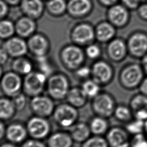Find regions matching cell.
<instances>
[{"label": "cell", "mask_w": 147, "mask_h": 147, "mask_svg": "<svg viewBox=\"0 0 147 147\" xmlns=\"http://www.w3.org/2000/svg\"><path fill=\"white\" fill-rule=\"evenodd\" d=\"M141 65L136 63L124 66L119 71L118 81L121 86L129 91L138 88L144 77Z\"/></svg>", "instance_id": "6da1fadb"}, {"label": "cell", "mask_w": 147, "mask_h": 147, "mask_svg": "<svg viewBox=\"0 0 147 147\" xmlns=\"http://www.w3.org/2000/svg\"><path fill=\"white\" fill-rule=\"evenodd\" d=\"M70 88L69 80L63 73H54L48 78L45 90L48 95L54 100L66 99Z\"/></svg>", "instance_id": "7a4b0ae2"}, {"label": "cell", "mask_w": 147, "mask_h": 147, "mask_svg": "<svg viewBox=\"0 0 147 147\" xmlns=\"http://www.w3.org/2000/svg\"><path fill=\"white\" fill-rule=\"evenodd\" d=\"M117 104L113 95L109 92L102 91L91 99V107L95 115L109 119L113 116Z\"/></svg>", "instance_id": "3957f363"}, {"label": "cell", "mask_w": 147, "mask_h": 147, "mask_svg": "<svg viewBox=\"0 0 147 147\" xmlns=\"http://www.w3.org/2000/svg\"><path fill=\"white\" fill-rule=\"evenodd\" d=\"M85 57L84 51L80 46L74 43L64 47L60 53V58L64 67L73 71L83 65Z\"/></svg>", "instance_id": "277c9868"}, {"label": "cell", "mask_w": 147, "mask_h": 147, "mask_svg": "<svg viewBox=\"0 0 147 147\" xmlns=\"http://www.w3.org/2000/svg\"><path fill=\"white\" fill-rule=\"evenodd\" d=\"M78 109L68 102L60 103L56 106L52 118L59 126L63 128H70L77 122L79 117Z\"/></svg>", "instance_id": "5b68a950"}, {"label": "cell", "mask_w": 147, "mask_h": 147, "mask_svg": "<svg viewBox=\"0 0 147 147\" xmlns=\"http://www.w3.org/2000/svg\"><path fill=\"white\" fill-rule=\"evenodd\" d=\"M48 77L38 71H33L24 76L22 92L31 98L42 94L45 89Z\"/></svg>", "instance_id": "8992f818"}, {"label": "cell", "mask_w": 147, "mask_h": 147, "mask_svg": "<svg viewBox=\"0 0 147 147\" xmlns=\"http://www.w3.org/2000/svg\"><path fill=\"white\" fill-rule=\"evenodd\" d=\"M25 125L30 138L42 140L51 134V125L46 118L34 115L28 119Z\"/></svg>", "instance_id": "52a82bcc"}, {"label": "cell", "mask_w": 147, "mask_h": 147, "mask_svg": "<svg viewBox=\"0 0 147 147\" xmlns=\"http://www.w3.org/2000/svg\"><path fill=\"white\" fill-rule=\"evenodd\" d=\"M23 79L13 71L3 74L0 80V88L5 96L12 98L22 91Z\"/></svg>", "instance_id": "ba28073f"}, {"label": "cell", "mask_w": 147, "mask_h": 147, "mask_svg": "<svg viewBox=\"0 0 147 147\" xmlns=\"http://www.w3.org/2000/svg\"><path fill=\"white\" fill-rule=\"evenodd\" d=\"M114 75L113 67L105 60H97L91 67V79L102 87L110 84L114 78Z\"/></svg>", "instance_id": "9c48e42d"}, {"label": "cell", "mask_w": 147, "mask_h": 147, "mask_svg": "<svg viewBox=\"0 0 147 147\" xmlns=\"http://www.w3.org/2000/svg\"><path fill=\"white\" fill-rule=\"evenodd\" d=\"M71 38L74 44L79 46H87L93 43L95 39V28L87 22L75 25L71 32Z\"/></svg>", "instance_id": "30bf717a"}, {"label": "cell", "mask_w": 147, "mask_h": 147, "mask_svg": "<svg viewBox=\"0 0 147 147\" xmlns=\"http://www.w3.org/2000/svg\"><path fill=\"white\" fill-rule=\"evenodd\" d=\"M49 95L40 94L31 98L29 106L34 115L48 118L52 115L56 106Z\"/></svg>", "instance_id": "8fae6325"}, {"label": "cell", "mask_w": 147, "mask_h": 147, "mask_svg": "<svg viewBox=\"0 0 147 147\" xmlns=\"http://www.w3.org/2000/svg\"><path fill=\"white\" fill-rule=\"evenodd\" d=\"M128 53L135 58H142L147 53V34L136 32L130 34L126 41Z\"/></svg>", "instance_id": "7c38bea8"}, {"label": "cell", "mask_w": 147, "mask_h": 147, "mask_svg": "<svg viewBox=\"0 0 147 147\" xmlns=\"http://www.w3.org/2000/svg\"><path fill=\"white\" fill-rule=\"evenodd\" d=\"M105 137L109 147H130L131 136L124 127L111 126Z\"/></svg>", "instance_id": "4fadbf2b"}, {"label": "cell", "mask_w": 147, "mask_h": 147, "mask_svg": "<svg viewBox=\"0 0 147 147\" xmlns=\"http://www.w3.org/2000/svg\"><path fill=\"white\" fill-rule=\"evenodd\" d=\"M27 44L29 52L35 57L47 56L51 44L47 37L41 33H35L28 38Z\"/></svg>", "instance_id": "5bb4252c"}, {"label": "cell", "mask_w": 147, "mask_h": 147, "mask_svg": "<svg viewBox=\"0 0 147 147\" xmlns=\"http://www.w3.org/2000/svg\"><path fill=\"white\" fill-rule=\"evenodd\" d=\"M106 15L107 21L118 28L125 27L130 21L129 9L122 4L117 3L109 7Z\"/></svg>", "instance_id": "9a60e30c"}, {"label": "cell", "mask_w": 147, "mask_h": 147, "mask_svg": "<svg viewBox=\"0 0 147 147\" xmlns=\"http://www.w3.org/2000/svg\"><path fill=\"white\" fill-rule=\"evenodd\" d=\"M2 47L10 57L13 59L26 56L29 52L27 41L18 36H14L5 41Z\"/></svg>", "instance_id": "2e32d148"}, {"label": "cell", "mask_w": 147, "mask_h": 147, "mask_svg": "<svg viewBox=\"0 0 147 147\" xmlns=\"http://www.w3.org/2000/svg\"><path fill=\"white\" fill-rule=\"evenodd\" d=\"M128 53L126 42L121 38H114L107 43L106 54L110 60L118 63L123 60Z\"/></svg>", "instance_id": "e0dca14e"}, {"label": "cell", "mask_w": 147, "mask_h": 147, "mask_svg": "<svg viewBox=\"0 0 147 147\" xmlns=\"http://www.w3.org/2000/svg\"><path fill=\"white\" fill-rule=\"evenodd\" d=\"M93 9L91 0H68L67 13L74 18H82L88 16Z\"/></svg>", "instance_id": "ac0fdd59"}, {"label": "cell", "mask_w": 147, "mask_h": 147, "mask_svg": "<svg viewBox=\"0 0 147 147\" xmlns=\"http://www.w3.org/2000/svg\"><path fill=\"white\" fill-rule=\"evenodd\" d=\"M29 137L26 125L20 122H13L6 127L5 138L14 144H22Z\"/></svg>", "instance_id": "d6986e66"}, {"label": "cell", "mask_w": 147, "mask_h": 147, "mask_svg": "<svg viewBox=\"0 0 147 147\" xmlns=\"http://www.w3.org/2000/svg\"><path fill=\"white\" fill-rule=\"evenodd\" d=\"M129 106L134 118L145 121L147 119V96L140 92L134 94L130 99Z\"/></svg>", "instance_id": "ffe728a7"}, {"label": "cell", "mask_w": 147, "mask_h": 147, "mask_svg": "<svg viewBox=\"0 0 147 147\" xmlns=\"http://www.w3.org/2000/svg\"><path fill=\"white\" fill-rule=\"evenodd\" d=\"M20 7L24 16L36 20L43 15L45 5L43 0H22Z\"/></svg>", "instance_id": "44dd1931"}, {"label": "cell", "mask_w": 147, "mask_h": 147, "mask_svg": "<svg viewBox=\"0 0 147 147\" xmlns=\"http://www.w3.org/2000/svg\"><path fill=\"white\" fill-rule=\"evenodd\" d=\"M16 34L24 38H28L34 34L37 30L36 20L23 16L14 22Z\"/></svg>", "instance_id": "7402d4cb"}, {"label": "cell", "mask_w": 147, "mask_h": 147, "mask_svg": "<svg viewBox=\"0 0 147 147\" xmlns=\"http://www.w3.org/2000/svg\"><path fill=\"white\" fill-rule=\"evenodd\" d=\"M116 28L108 21L100 22L95 28V39L100 43H108L115 38Z\"/></svg>", "instance_id": "603a6c76"}, {"label": "cell", "mask_w": 147, "mask_h": 147, "mask_svg": "<svg viewBox=\"0 0 147 147\" xmlns=\"http://www.w3.org/2000/svg\"><path fill=\"white\" fill-rule=\"evenodd\" d=\"M74 140L69 131H57L47 138V147H72Z\"/></svg>", "instance_id": "cb8c5ba5"}, {"label": "cell", "mask_w": 147, "mask_h": 147, "mask_svg": "<svg viewBox=\"0 0 147 147\" xmlns=\"http://www.w3.org/2000/svg\"><path fill=\"white\" fill-rule=\"evenodd\" d=\"M69 133L74 142L81 144L92 134L88 123L84 122H77L69 128Z\"/></svg>", "instance_id": "d4e9b609"}, {"label": "cell", "mask_w": 147, "mask_h": 147, "mask_svg": "<svg viewBox=\"0 0 147 147\" xmlns=\"http://www.w3.org/2000/svg\"><path fill=\"white\" fill-rule=\"evenodd\" d=\"M88 123L92 135L95 136H105L111 127L109 119L95 115Z\"/></svg>", "instance_id": "484cf974"}, {"label": "cell", "mask_w": 147, "mask_h": 147, "mask_svg": "<svg viewBox=\"0 0 147 147\" xmlns=\"http://www.w3.org/2000/svg\"><path fill=\"white\" fill-rule=\"evenodd\" d=\"M66 99L68 103L77 109H80L87 104L89 99L80 86L71 88Z\"/></svg>", "instance_id": "4316f807"}, {"label": "cell", "mask_w": 147, "mask_h": 147, "mask_svg": "<svg viewBox=\"0 0 147 147\" xmlns=\"http://www.w3.org/2000/svg\"><path fill=\"white\" fill-rule=\"evenodd\" d=\"M11 69L21 76H25L33 71V63L25 56L13 59Z\"/></svg>", "instance_id": "83f0119b"}, {"label": "cell", "mask_w": 147, "mask_h": 147, "mask_svg": "<svg viewBox=\"0 0 147 147\" xmlns=\"http://www.w3.org/2000/svg\"><path fill=\"white\" fill-rule=\"evenodd\" d=\"M16 112L11 98L7 96L0 98V121H9L14 117Z\"/></svg>", "instance_id": "f1b7e54d"}, {"label": "cell", "mask_w": 147, "mask_h": 147, "mask_svg": "<svg viewBox=\"0 0 147 147\" xmlns=\"http://www.w3.org/2000/svg\"><path fill=\"white\" fill-rule=\"evenodd\" d=\"M45 9L53 17H60L67 11V2L65 0H47Z\"/></svg>", "instance_id": "f546056e"}, {"label": "cell", "mask_w": 147, "mask_h": 147, "mask_svg": "<svg viewBox=\"0 0 147 147\" xmlns=\"http://www.w3.org/2000/svg\"><path fill=\"white\" fill-rule=\"evenodd\" d=\"M116 121L122 123H126L134 118L131 109L129 105L117 104L113 116Z\"/></svg>", "instance_id": "4dcf8cb0"}, {"label": "cell", "mask_w": 147, "mask_h": 147, "mask_svg": "<svg viewBox=\"0 0 147 147\" xmlns=\"http://www.w3.org/2000/svg\"><path fill=\"white\" fill-rule=\"evenodd\" d=\"M80 87L88 98L91 99L102 91V86L91 78L83 80Z\"/></svg>", "instance_id": "1f68e13d"}, {"label": "cell", "mask_w": 147, "mask_h": 147, "mask_svg": "<svg viewBox=\"0 0 147 147\" xmlns=\"http://www.w3.org/2000/svg\"><path fill=\"white\" fill-rule=\"evenodd\" d=\"M16 34L15 24L8 19L0 20V39L6 40Z\"/></svg>", "instance_id": "d6a6232c"}, {"label": "cell", "mask_w": 147, "mask_h": 147, "mask_svg": "<svg viewBox=\"0 0 147 147\" xmlns=\"http://www.w3.org/2000/svg\"><path fill=\"white\" fill-rule=\"evenodd\" d=\"M144 122L145 121L133 118L125 123L124 127L131 136L143 133L144 131Z\"/></svg>", "instance_id": "836d02e7"}, {"label": "cell", "mask_w": 147, "mask_h": 147, "mask_svg": "<svg viewBox=\"0 0 147 147\" xmlns=\"http://www.w3.org/2000/svg\"><path fill=\"white\" fill-rule=\"evenodd\" d=\"M80 147H109L105 136L92 135L82 143Z\"/></svg>", "instance_id": "e575fe53"}, {"label": "cell", "mask_w": 147, "mask_h": 147, "mask_svg": "<svg viewBox=\"0 0 147 147\" xmlns=\"http://www.w3.org/2000/svg\"><path fill=\"white\" fill-rule=\"evenodd\" d=\"M36 63L38 67V71L45 74L48 78L52 74H51L52 67L49 62L48 61L47 56L36 57Z\"/></svg>", "instance_id": "d590c367"}, {"label": "cell", "mask_w": 147, "mask_h": 147, "mask_svg": "<svg viewBox=\"0 0 147 147\" xmlns=\"http://www.w3.org/2000/svg\"><path fill=\"white\" fill-rule=\"evenodd\" d=\"M84 52L86 56L93 60L98 59L102 54V51L100 47L94 43H91L87 45Z\"/></svg>", "instance_id": "8d00e7d4"}, {"label": "cell", "mask_w": 147, "mask_h": 147, "mask_svg": "<svg viewBox=\"0 0 147 147\" xmlns=\"http://www.w3.org/2000/svg\"><path fill=\"white\" fill-rule=\"evenodd\" d=\"M130 147H147V136L144 133L131 136Z\"/></svg>", "instance_id": "74e56055"}, {"label": "cell", "mask_w": 147, "mask_h": 147, "mask_svg": "<svg viewBox=\"0 0 147 147\" xmlns=\"http://www.w3.org/2000/svg\"><path fill=\"white\" fill-rule=\"evenodd\" d=\"M26 96L23 92H21L11 98L17 111H22L25 109L27 104Z\"/></svg>", "instance_id": "f35d334b"}, {"label": "cell", "mask_w": 147, "mask_h": 147, "mask_svg": "<svg viewBox=\"0 0 147 147\" xmlns=\"http://www.w3.org/2000/svg\"><path fill=\"white\" fill-rule=\"evenodd\" d=\"M75 72L76 76L78 78L84 80L87 79L89 76H91V68L83 65L75 70Z\"/></svg>", "instance_id": "ab89813d"}, {"label": "cell", "mask_w": 147, "mask_h": 147, "mask_svg": "<svg viewBox=\"0 0 147 147\" xmlns=\"http://www.w3.org/2000/svg\"><path fill=\"white\" fill-rule=\"evenodd\" d=\"M21 147H47V146L42 140L30 138L24 141L21 144Z\"/></svg>", "instance_id": "60d3db41"}, {"label": "cell", "mask_w": 147, "mask_h": 147, "mask_svg": "<svg viewBox=\"0 0 147 147\" xmlns=\"http://www.w3.org/2000/svg\"><path fill=\"white\" fill-rule=\"evenodd\" d=\"M9 12V6L4 0H0V20L5 18Z\"/></svg>", "instance_id": "b9f144b4"}, {"label": "cell", "mask_w": 147, "mask_h": 147, "mask_svg": "<svg viewBox=\"0 0 147 147\" xmlns=\"http://www.w3.org/2000/svg\"><path fill=\"white\" fill-rule=\"evenodd\" d=\"M137 9L138 16L142 20L144 21H147V3H141Z\"/></svg>", "instance_id": "7bdbcfd3"}, {"label": "cell", "mask_w": 147, "mask_h": 147, "mask_svg": "<svg viewBox=\"0 0 147 147\" xmlns=\"http://www.w3.org/2000/svg\"><path fill=\"white\" fill-rule=\"evenodd\" d=\"M122 4L123 5L129 10L137 9L140 5L136 0H121Z\"/></svg>", "instance_id": "ee69618b"}, {"label": "cell", "mask_w": 147, "mask_h": 147, "mask_svg": "<svg viewBox=\"0 0 147 147\" xmlns=\"http://www.w3.org/2000/svg\"><path fill=\"white\" fill-rule=\"evenodd\" d=\"M9 57L10 56L5 48L2 46L0 47V64L3 65L5 64Z\"/></svg>", "instance_id": "f6af8a7d"}, {"label": "cell", "mask_w": 147, "mask_h": 147, "mask_svg": "<svg viewBox=\"0 0 147 147\" xmlns=\"http://www.w3.org/2000/svg\"><path fill=\"white\" fill-rule=\"evenodd\" d=\"M138 89L139 92L145 96H147V77L144 78L143 79Z\"/></svg>", "instance_id": "bcb514c9"}, {"label": "cell", "mask_w": 147, "mask_h": 147, "mask_svg": "<svg viewBox=\"0 0 147 147\" xmlns=\"http://www.w3.org/2000/svg\"><path fill=\"white\" fill-rule=\"evenodd\" d=\"M119 0H98L99 3L102 6L109 7L115 4L118 3Z\"/></svg>", "instance_id": "7dc6e473"}, {"label": "cell", "mask_w": 147, "mask_h": 147, "mask_svg": "<svg viewBox=\"0 0 147 147\" xmlns=\"http://www.w3.org/2000/svg\"><path fill=\"white\" fill-rule=\"evenodd\" d=\"M6 127V126L5 125L3 122L0 121V141L5 138Z\"/></svg>", "instance_id": "c3c4849f"}, {"label": "cell", "mask_w": 147, "mask_h": 147, "mask_svg": "<svg viewBox=\"0 0 147 147\" xmlns=\"http://www.w3.org/2000/svg\"><path fill=\"white\" fill-rule=\"evenodd\" d=\"M141 59V66L142 67L145 74L147 75V53Z\"/></svg>", "instance_id": "681fc988"}, {"label": "cell", "mask_w": 147, "mask_h": 147, "mask_svg": "<svg viewBox=\"0 0 147 147\" xmlns=\"http://www.w3.org/2000/svg\"><path fill=\"white\" fill-rule=\"evenodd\" d=\"M10 6H16L20 5L22 0H4Z\"/></svg>", "instance_id": "f907efd6"}, {"label": "cell", "mask_w": 147, "mask_h": 147, "mask_svg": "<svg viewBox=\"0 0 147 147\" xmlns=\"http://www.w3.org/2000/svg\"><path fill=\"white\" fill-rule=\"evenodd\" d=\"M0 147H17V146L16 144H14L7 141L0 145Z\"/></svg>", "instance_id": "816d5d0a"}, {"label": "cell", "mask_w": 147, "mask_h": 147, "mask_svg": "<svg viewBox=\"0 0 147 147\" xmlns=\"http://www.w3.org/2000/svg\"><path fill=\"white\" fill-rule=\"evenodd\" d=\"M144 133L147 136V119L144 122Z\"/></svg>", "instance_id": "f5cc1de1"}, {"label": "cell", "mask_w": 147, "mask_h": 147, "mask_svg": "<svg viewBox=\"0 0 147 147\" xmlns=\"http://www.w3.org/2000/svg\"><path fill=\"white\" fill-rule=\"evenodd\" d=\"M3 69H2V65L0 64V80L2 78V76L3 75Z\"/></svg>", "instance_id": "db71d44e"}, {"label": "cell", "mask_w": 147, "mask_h": 147, "mask_svg": "<svg viewBox=\"0 0 147 147\" xmlns=\"http://www.w3.org/2000/svg\"><path fill=\"white\" fill-rule=\"evenodd\" d=\"M138 3H139L140 4L144 3V2H145L146 0H136Z\"/></svg>", "instance_id": "11a10c76"}]
</instances>
